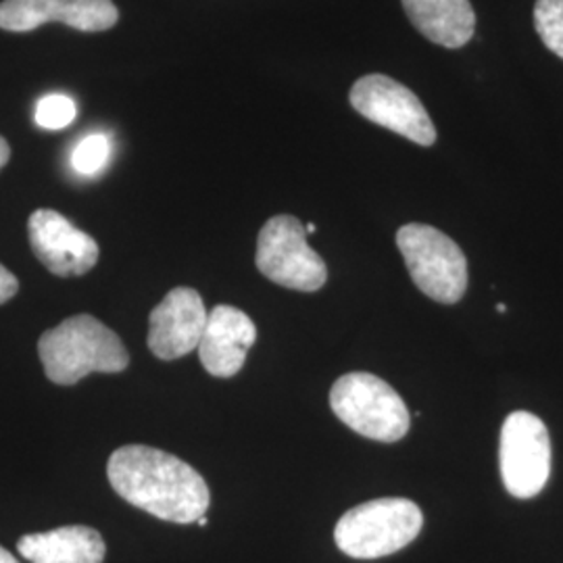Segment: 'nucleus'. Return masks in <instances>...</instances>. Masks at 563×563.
<instances>
[{"mask_svg":"<svg viewBox=\"0 0 563 563\" xmlns=\"http://www.w3.org/2000/svg\"><path fill=\"white\" fill-rule=\"evenodd\" d=\"M27 234L34 255L60 278L88 274L101 257L99 242L53 209L34 211L27 220Z\"/></svg>","mask_w":563,"mask_h":563,"instance_id":"nucleus-9","label":"nucleus"},{"mask_svg":"<svg viewBox=\"0 0 563 563\" xmlns=\"http://www.w3.org/2000/svg\"><path fill=\"white\" fill-rule=\"evenodd\" d=\"M255 341L257 328L244 311L218 305L207 318L199 344L202 367L216 378H232L241 372Z\"/></svg>","mask_w":563,"mask_h":563,"instance_id":"nucleus-12","label":"nucleus"},{"mask_svg":"<svg viewBox=\"0 0 563 563\" xmlns=\"http://www.w3.org/2000/svg\"><path fill=\"white\" fill-rule=\"evenodd\" d=\"M18 551L32 563H102L107 547L95 528L63 526L21 537Z\"/></svg>","mask_w":563,"mask_h":563,"instance_id":"nucleus-13","label":"nucleus"},{"mask_svg":"<svg viewBox=\"0 0 563 563\" xmlns=\"http://www.w3.org/2000/svg\"><path fill=\"white\" fill-rule=\"evenodd\" d=\"M397 246L409 276L426 297L453 305L467 288V260L453 239L426 223H407L397 232Z\"/></svg>","mask_w":563,"mask_h":563,"instance_id":"nucleus-5","label":"nucleus"},{"mask_svg":"<svg viewBox=\"0 0 563 563\" xmlns=\"http://www.w3.org/2000/svg\"><path fill=\"white\" fill-rule=\"evenodd\" d=\"M501 478L516 499H532L551 474V439L541 418L528 411L507 416L501 428Z\"/></svg>","mask_w":563,"mask_h":563,"instance_id":"nucleus-8","label":"nucleus"},{"mask_svg":"<svg viewBox=\"0 0 563 563\" xmlns=\"http://www.w3.org/2000/svg\"><path fill=\"white\" fill-rule=\"evenodd\" d=\"M353 109L372 123L420 146L437 142V128L422 101L401 81L383 74L363 76L351 88Z\"/></svg>","mask_w":563,"mask_h":563,"instance_id":"nucleus-7","label":"nucleus"},{"mask_svg":"<svg viewBox=\"0 0 563 563\" xmlns=\"http://www.w3.org/2000/svg\"><path fill=\"white\" fill-rule=\"evenodd\" d=\"M20 290V282L18 278L0 263V305L11 301Z\"/></svg>","mask_w":563,"mask_h":563,"instance_id":"nucleus-18","label":"nucleus"},{"mask_svg":"<svg viewBox=\"0 0 563 563\" xmlns=\"http://www.w3.org/2000/svg\"><path fill=\"white\" fill-rule=\"evenodd\" d=\"M422 509L409 499H376L357 505L334 528V541L353 560H378L413 543L422 532Z\"/></svg>","mask_w":563,"mask_h":563,"instance_id":"nucleus-3","label":"nucleus"},{"mask_svg":"<svg viewBox=\"0 0 563 563\" xmlns=\"http://www.w3.org/2000/svg\"><path fill=\"white\" fill-rule=\"evenodd\" d=\"M44 374L51 383L71 386L90 374H118L130 363L120 336L92 316L67 318L38 342Z\"/></svg>","mask_w":563,"mask_h":563,"instance_id":"nucleus-2","label":"nucleus"},{"mask_svg":"<svg viewBox=\"0 0 563 563\" xmlns=\"http://www.w3.org/2000/svg\"><path fill=\"white\" fill-rule=\"evenodd\" d=\"M330 407L342 423L378 443H397L409 432L411 416L401 395L383 378L353 372L330 390Z\"/></svg>","mask_w":563,"mask_h":563,"instance_id":"nucleus-4","label":"nucleus"},{"mask_svg":"<svg viewBox=\"0 0 563 563\" xmlns=\"http://www.w3.org/2000/svg\"><path fill=\"white\" fill-rule=\"evenodd\" d=\"M534 25L544 46L563 59V0H537Z\"/></svg>","mask_w":563,"mask_h":563,"instance_id":"nucleus-15","label":"nucleus"},{"mask_svg":"<svg viewBox=\"0 0 563 563\" xmlns=\"http://www.w3.org/2000/svg\"><path fill=\"white\" fill-rule=\"evenodd\" d=\"M257 269L278 286L316 292L328 280L322 257L307 244V230L292 216L267 220L257 239Z\"/></svg>","mask_w":563,"mask_h":563,"instance_id":"nucleus-6","label":"nucleus"},{"mask_svg":"<svg viewBox=\"0 0 563 563\" xmlns=\"http://www.w3.org/2000/svg\"><path fill=\"white\" fill-rule=\"evenodd\" d=\"M497 311H499V313H505V311H507V307H505V305H497Z\"/></svg>","mask_w":563,"mask_h":563,"instance_id":"nucleus-23","label":"nucleus"},{"mask_svg":"<svg viewBox=\"0 0 563 563\" xmlns=\"http://www.w3.org/2000/svg\"><path fill=\"white\" fill-rule=\"evenodd\" d=\"M199 526H201V528H205V526H207V523H209V520H207V518H205V516H202V518H199Z\"/></svg>","mask_w":563,"mask_h":563,"instance_id":"nucleus-22","label":"nucleus"},{"mask_svg":"<svg viewBox=\"0 0 563 563\" xmlns=\"http://www.w3.org/2000/svg\"><path fill=\"white\" fill-rule=\"evenodd\" d=\"M305 230H307V234H313V232L318 230V225H316V223H307V225H305Z\"/></svg>","mask_w":563,"mask_h":563,"instance_id":"nucleus-21","label":"nucleus"},{"mask_svg":"<svg viewBox=\"0 0 563 563\" xmlns=\"http://www.w3.org/2000/svg\"><path fill=\"white\" fill-rule=\"evenodd\" d=\"M413 27L444 48H462L474 38L476 15L470 0H401Z\"/></svg>","mask_w":563,"mask_h":563,"instance_id":"nucleus-14","label":"nucleus"},{"mask_svg":"<svg viewBox=\"0 0 563 563\" xmlns=\"http://www.w3.org/2000/svg\"><path fill=\"white\" fill-rule=\"evenodd\" d=\"M107 476L123 501L163 522H199L211 504L209 486L195 467L153 446H121L109 457Z\"/></svg>","mask_w":563,"mask_h":563,"instance_id":"nucleus-1","label":"nucleus"},{"mask_svg":"<svg viewBox=\"0 0 563 563\" xmlns=\"http://www.w3.org/2000/svg\"><path fill=\"white\" fill-rule=\"evenodd\" d=\"M9 157H11V148H9V142L4 141L2 136H0V169L9 163Z\"/></svg>","mask_w":563,"mask_h":563,"instance_id":"nucleus-19","label":"nucleus"},{"mask_svg":"<svg viewBox=\"0 0 563 563\" xmlns=\"http://www.w3.org/2000/svg\"><path fill=\"white\" fill-rule=\"evenodd\" d=\"M111 157V141L104 134H90L74 148L71 165L81 176H95Z\"/></svg>","mask_w":563,"mask_h":563,"instance_id":"nucleus-16","label":"nucleus"},{"mask_svg":"<svg viewBox=\"0 0 563 563\" xmlns=\"http://www.w3.org/2000/svg\"><path fill=\"white\" fill-rule=\"evenodd\" d=\"M78 115V107L65 95H48L36 104V123L44 130H63Z\"/></svg>","mask_w":563,"mask_h":563,"instance_id":"nucleus-17","label":"nucleus"},{"mask_svg":"<svg viewBox=\"0 0 563 563\" xmlns=\"http://www.w3.org/2000/svg\"><path fill=\"white\" fill-rule=\"evenodd\" d=\"M59 21L80 32H104L120 21L111 0H2L0 27L7 32H32L44 23Z\"/></svg>","mask_w":563,"mask_h":563,"instance_id":"nucleus-11","label":"nucleus"},{"mask_svg":"<svg viewBox=\"0 0 563 563\" xmlns=\"http://www.w3.org/2000/svg\"><path fill=\"white\" fill-rule=\"evenodd\" d=\"M207 318L205 302L195 288H174L148 318V349L163 362L180 360L199 349Z\"/></svg>","mask_w":563,"mask_h":563,"instance_id":"nucleus-10","label":"nucleus"},{"mask_svg":"<svg viewBox=\"0 0 563 563\" xmlns=\"http://www.w3.org/2000/svg\"><path fill=\"white\" fill-rule=\"evenodd\" d=\"M0 563H20L13 553H9L4 547H0Z\"/></svg>","mask_w":563,"mask_h":563,"instance_id":"nucleus-20","label":"nucleus"}]
</instances>
